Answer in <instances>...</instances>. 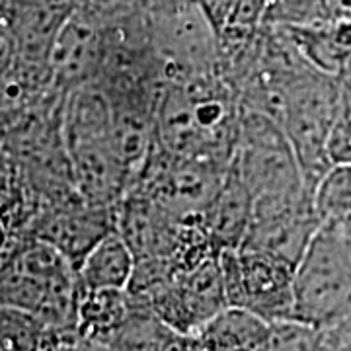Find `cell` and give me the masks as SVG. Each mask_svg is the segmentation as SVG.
Returning a JSON list of instances; mask_svg holds the SVG:
<instances>
[{
  "instance_id": "obj_1",
  "label": "cell",
  "mask_w": 351,
  "mask_h": 351,
  "mask_svg": "<svg viewBox=\"0 0 351 351\" xmlns=\"http://www.w3.org/2000/svg\"><path fill=\"white\" fill-rule=\"evenodd\" d=\"M78 277L57 248L34 239L0 263V306L32 314L47 328L76 326Z\"/></svg>"
},
{
  "instance_id": "obj_2",
  "label": "cell",
  "mask_w": 351,
  "mask_h": 351,
  "mask_svg": "<svg viewBox=\"0 0 351 351\" xmlns=\"http://www.w3.org/2000/svg\"><path fill=\"white\" fill-rule=\"evenodd\" d=\"M339 106V76L328 75L311 61L291 69L283 80L279 127L285 131L304 182L314 191L332 166L330 137Z\"/></svg>"
},
{
  "instance_id": "obj_3",
  "label": "cell",
  "mask_w": 351,
  "mask_h": 351,
  "mask_svg": "<svg viewBox=\"0 0 351 351\" xmlns=\"http://www.w3.org/2000/svg\"><path fill=\"white\" fill-rule=\"evenodd\" d=\"M351 318V228L322 225L295 271V320L324 330Z\"/></svg>"
},
{
  "instance_id": "obj_4",
  "label": "cell",
  "mask_w": 351,
  "mask_h": 351,
  "mask_svg": "<svg viewBox=\"0 0 351 351\" xmlns=\"http://www.w3.org/2000/svg\"><path fill=\"white\" fill-rule=\"evenodd\" d=\"M230 170L244 182L254 201L311 191L285 131L274 119L242 108Z\"/></svg>"
},
{
  "instance_id": "obj_5",
  "label": "cell",
  "mask_w": 351,
  "mask_h": 351,
  "mask_svg": "<svg viewBox=\"0 0 351 351\" xmlns=\"http://www.w3.org/2000/svg\"><path fill=\"white\" fill-rule=\"evenodd\" d=\"M219 262L228 306L258 314L267 322L295 320L297 265L242 246L221 250Z\"/></svg>"
},
{
  "instance_id": "obj_6",
  "label": "cell",
  "mask_w": 351,
  "mask_h": 351,
  "mask_svg": "<svg viewBox=\"0 0 351 351\" xmlns=\"http://www.w3.org/2000/svg\"><path fill=\"white\" fill-rule=\"evenodd\" d=\"M219 254L191 269L176 274L143 295L129 297L151 308L178 334H197L215 316L228 308Z\"/></svg>"
},
{
  "instance_id": "obj_7",
  "label": "cell",
  "mask_w": 351,
  "mask_h": 351,
  "mask_svg": "<svg viewBox=\"0 0 351 351\" xmlns=\"http://www.w3.org/2000/svg\"><path fill=\"white\" fill-rule=\"evenodd\" d=\"M106 51V27L86 10H75L57 34L51 47L49 66L53 86L63 90V96L73 88L98 80Z\"/></svg>"
},
{
  "instance_id": "obj_8",
  "label": "cell",
  "mask_w": 351,
  "mask_h": 351,
  "mask_svg": "<svg viewBox=\"0 0 351 351\" xmlns=\"http://www.w3.org/2000/svg\"><path fill=\"white\" fill-rule=\"evenodd\" d=\"M115 211L117 207L80 199L76 205H64L43 215L34 228V237L57 248L78 269L88 252L115 230Z\"/></svg>"
},
{
  "instance_id": "obj_9",
  "label": "cell",
  "mask_w": 351,
  "mask_h": 351,
  "mask_svg": "<svg viewBox=\"0 0 351 351\" xmlns=\"http://www.w3.org/2000/svg\"><path fill=\"white\" fill-rule=\"evenodd\" d=\"M252 213V193L239 176L228 168L223 186L213 203L209 205V209L199 219V225L219 252L240 248L250 228Z\"/></svg>"
},
{
  "instance_id": "obj_10",
  "label": "cell",
  "mask_w": 351,
  "mask_h": 351,
  "mask_svg": "<svg viewBox=\"0 0 351 351\" xmlns=\"http://www.w3.org/2000/svg\"><path fill=\"white\" fill-rule=\"evenodd\" d=\"M193 336L199 351H267L271 322L258 314L228 306Z\"/></svg>"
},
{
  "instance_id": "obj_11",
  "label": "cell",
  "mask_w": 351,
  "mask_h": 351,
  "mask_svg": "<svg viewBox=\"0 0 351 351\" xmlns=\"http://www.w3.org/2000/svg\"><path fill=\"white\" fill-rule=\"evenodd\" d=\"M133 308L127 289H80L75 330L88 341L106 346Z\"/></svg>"
},
{
  "instance_id": "obj_12",
  "label": "cell",
  "mask_w": 351,
  "mask_h": 351,
  "mask_svg": "<svg viewBox=\"0 0 351 351\" xmlns=\"http://www.w3.org/2000/svg\"><path fill=\"white\" fill-rule=\"evenodd\" d=\"M135 269V256L117 228L88 252L76 269L80 289H127Z\"/></svg>"
},
{
  "instance_id": "obj_13",
  "label": "cell",
  "mask_w": 351,
  "mask_h": 351,
  "mask_svg": "<svg viewBox=\"0 0 351 351\" xmlns=\"http://www.w3.org/2000/svg\"><path fill=\"white\" fill-rule=\"evenodd\" d=\"M133 308L106 348L112 351H172L180 334L162 322L151 308L137 304L131 299Z\"/></svg>"
},
{
  "instance_id": "obj_14",
  "label": "cell",
  "mask_w": 351,
  "mask_h": 351,
  "mask_svg": "<svg viewBox=\"0 0 351 351\" xmlns=\"http://www.w3.org/2000/svg\"><path fill=\"white\" fill-rule=\"evenodd\" d=\"M313 203L322 225L351 223V164L334 162L313 191Z\"/></svg>"
},
{
  "instance_id": "obj_15",
  "label": "cell",
  "mask_w": 351,
  "mask_h": 351,
  "mask_svg": "<svg viewBox=\"0 0 351 351\" xmlns=\"http://www.w3.org/2000/svg\"><path fill=\"white\" fill-rule=\"evenodd\" d=\"M45 330L36 316L0 306V351H39Z\"/></svg>"
},
{
  "instance_id": "obj_16",
  "label": "cell",
  "mask_w": 351,
  "mask_h": 351,
  "mask_svg": "<svg viewBox=\"0 0 351 351\" xmlns=\"http://www.w3.org/2000/svg\"><path fill=\"white\" fill-rule=\"evenodd\" d=\"M332 162L351 164V71L339 76V106L330 137Z\"/></svg>"
},
{
  "instance_id": "obj_17",
  "label": "cell",
  "mask_w": 351,
  "mask_h": 351,
  "mask_svg": "<svg viewBox=\"0 0 351 351\" xmlns=\"http://www.w3.org/2000/svg\"><path fill=\"white\" fill-rule=\"evenodd\" d=\"M197 2L205 8L207 16L211 18L215 29H219L226 22V18L230 16L237 0H197Z\"/></svg>"
},
{
  "instance_id": "obj_18",
  "label": "cell",
  "mask_w": 351,
  "mask_h": 351,
  "mask_svg": "<svg viewBox=\"0 0 351 351\" xmlns=\"http://www.w3.org/2000/svg\"><path fill=\"white\" fill-rule=\"evenodd\" d=\"M4 237H6V230H4V221H2V217H0V248H2V244H4Z\"/></svg>"
},
{
  "instance_id": "obj_19",
  "label": "cell",
  "mask_w": 351,
  "mask_h": 351,
  "mask_svg": "<svg viewBox=\"0 0 351 351\" xmlns=\"http://www.w3.org/2000/svg\"><path fill=\"white\" fill-rule=\"evenodd\" d=\"M271 2H279V0H271Z\"/></svg>"
}]
</instances>
